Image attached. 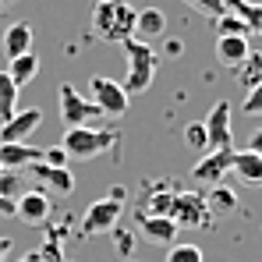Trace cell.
Here are the masks:
<instances>
[{"mask_svg": "<svg viewBox=\"0 0 262 262\" xmlns=\"http://www.w3.org/2000/svg\"><path fill=\"white\" fill-rule=\"evenodd\" d=\"M167 32V14L160 11V7H145V11H138L135 14V39H156V36H163Z\"/></svg>", "mask_w": 262, "mask_h": 262, "instance_id": "obj_18", "label": "cell"}, {"mask_svg": "<svg viewBox=\"0 0 262 262\" xmlns=\"http://www.w3.org/2000/svg\"><path fill=\"white\" fill-rule=\"evenodd\" d=\"M114 131H99V128H89V124H78V128H68L64 138H60V149L68 152V160L75 163H85V160H96L103 156L110 145H114Z\"/></svg>", "mask_w": 262, "mask_h": 262, "instance_id": "obj_3", "label": "cell"}, {"mask_svg": "<svg viewBox=\"0 0 262 262\" xmlns=\"http://www.w3.org/2000/svg\"><path fill=\"white\" fill-rule=\"evenodd\" d=\"M0 46H4V57H21V53H32V25L29 21H11L0 36Z\"/></svg>", "mask_w": 262, "mask_h": 262, "instance_id": "obj_14", "label": "cell"}, {"mask_svg": "<svg viewBox=\"0 0 262 262\" xmlns=\"http://www.w3.org/2000/svg\"><path fill=\"white\" fill-rule=\"evenodd\" d=\"M50 209H53V199H50V191H39V188H29V191H25V195L14 202V216L25 220L29 227L46 223Z\"/></svg>", "mask_w": 262, "mask_h": 262, "instance_id": "obj_10", "label": "cell"}, {"mask_svg": "<svg viewBox=\"0 0 262 262\" xmlns=\"http://www.w3.org/2000/svg\"><path fill=\"white\" fill-rule=\"evenodd\" d=\"M206 206H209V216L234 213V209H237V191L227 188V184H213V191L206 195Z\"/></svg>", "mask_w": 262, "mask_h": 262, "instance_id": "obj_21", "label": "cell"}, {"mask_svg": "<svg viewBox=\"0 0 262 262\" xmlns=\"http://www.w3.org/2000/svg\"><path fill=\"white\" fill-rule=\"evenodd\" d=\"M18 92H21V89L14 85V78H11L7 71H0V124L14 114V106H18Z\"/></svg>", "mask_w": 262, "mask_h": 262, "instance_id": "obj_22", "label": "cell"}, {"mask_svg": "<svg viewBox=\"0 0 262 262\" xmlns=\"http://www.w3.org/2000/svg\"><path fill=\"white\" fill-rule=\"evenodd\" d=\"M170 220L177 227H191V230H202L209 227L213 216H209V206L199 191H174V202H170Z\"/></svg>", "mask_w": 262, "mask_h": 262, "instance_id": "obj_5", "label": "cell"}, {"mask_svg": "<svg viewBox=\"0 0 262 262\" xmlns=\"http://www.w3.org/2000/svg\"><path fill=\"white\" fill-rule=\"evenodd\" d=\"M43 160V149L29 142H0V170H25Z\"/></svg>", "mask_w": 262, "mask_h": 262, "instance_id": "obj_12", "label": "cell"}, {"mask_svg": "<svg viewBox=\"0 0 262 262\" xmlns=\"http://www.w3.org/2000/svg\"><path fill=\"white\" fill-rule=\"evenodd\" d=\"M167 262H206V259H202V248L199 245H170Z\"/></svg>", "mask_w": 262, "mask_h": 262, "instance_id": "obj_26", "label": "cell"}, {"mask_svg": "<svg viewBox=\"0 0 262 262\" xmlns=\"http://www.w3.org/2000/svg\"><path fill=\"white\" fill-rule=\"evenodd\" d=\"M124 64H128V75H124V92L128 96H138V92H145V89L152 85V78H156V68H160V57H156V50L145 43V39H124Z\"/></svg>", "mask_w": 262, "mask_h": 262, "instance_id": "obj_2", "label": "cell"}, {"mask_svg": "<svg viewBox=\"0 0 262 262\" xmlns=\"http://www.w3.org/2000/svg\"><path fill=\"white\" fill-rule=\"evenodd\" d=\"M25 170L36 177V181H43L53 195H68V191H75V174H71V167H50V163L39 160V163H32V167H25Z\"/></svg>", "mask_w": 262, "mask_h": 262, "instance_id": "obj_13", "label": "cell"}, {"mask_svg": "<svg viewBox=\"0 0 262 262\" xmlns=\"http://www.w3.org/2000/svg\"><path fill=\"white\" fill-rule=\"evenodd\" d=\"M245 114L248 117H262V85L245 92Z\"/></svg>", "mask_w": 262, "mask_h": 262, "instance_id": "obj_28", "label": "cell"}, {"mask_svg": "<svg viewBox=\"0 0 262 262\" xmlns=\"http://www.w3.org/2000/svg\"><path fill=\"white\" fill-rule=\"evenodd\" d=\"M39 121H43V110H39V106H29V110L11 114V117L0 124V142H25L32 131L39 128Z\"/></svg>", "mask_w": 262, "mask_h": 262, "instance_id": "obj_11", "label": "cell"}, {"mask_svg": "<svg viewBox=\"0 0 262 262\" xmlns=\"http://www.w3.org/2000/svg\"><path fill=\"white\" fill-rule=\"evenodd\" d=\"M0 216H14V199H7L0 191Z\"/></svg>", "mask_w": 262, "mask_h": 262, "instance_id": "obj_30", "label": "cell"}, {"mask_svg": "<svg viewBox=\"0 0 262 262\" xmlns=\"http://www.w3.org/2000/svg\"><path fill=\"white\" fill-rule=\"evenodd\" d=\"M181 50H184L181 39H170V43H167V57H181Z\"/></svg>", "mask_w": 262, "mask_h": 262, "instance_id": "obj_32", "label": "cell"}, {"mask_svg": "<svg viewBox=\"0 0 262 262\" xmlns=\"http://www.w3.org/2000/svg\"><path fill=\"white\" fill-rule=\"evenodd\" d=\"M230 152L234 149H209V152H202L195 170H191V181L195 184H209V188L220 184L223 174H230Z\"/></svg>", "mask_w": 262, "mask_h": 262, "instance_id": "obj_8", "label": "cell"}, {"mask_svg": "<svg viewBox=\"0 0 262 262\" xmlns=\"http://www.w3.org/2000/svg\"><path fill=\"white\" fill-rule=\"evenodd\" d=\"M230 174H237L245 184H262V152L234 149L230 152Z\"/></svg>", "mask_w": 262, "mask_h": 262, "instance_id": "obj_15", "label": "cell"}, {"mask_svg": "<svg viewBox=\"0 0 262 262\" xmlns=\"http://www.w3.org/2000/svg\"><path fill=\"white\" fill-rule=\"evenodd\" d=\"M216 21V32L220 36H252V29L245 25V18H237L234 11H223L220 18H213Z\"/></svg>", "mask_w": 262, "mask_h": 262, "instance_id": "obj_23", "label": "cell"}, {"mask_svg": "<svg viewBox=\"0 0 262 262\" xmlns=\"http://www.w3.org/2000/svg\"><path fill=\"white\" fill-rule=\"evenodd\" d=\"M170 202H174V191H160V195H152V202H149V216H170Z\"/></svg>", "mask_w": 262, "mask_h": 262, "instance_id": "obj_27", "label": "cell"}, {"mask_svg": "<svg viewBox=\"0 0 262 262\" xmlns=\"http://www.w3.org/2000/svg\"><path fill=\"white\" fill-rule=\"evenodd\" d=\"M248 149H252V152H262V128L255 131L252 138H248Z\"/></svg>", "mask_w": 262, "mask_h": 262, "instance_id": "obj_31", "label": "cell"}, {"mask_svg": "<svg viewBox=\"0 0 262 262\" xmlns=\"http://www.w3.org/2000/svg\"><path fill=\"white\" fill-rule=\"evenodd\" d=\"M209 135V149H234V135H230V103L216 99V106L209 110V117L202 121Z\"/></svg>", "mask_w": 262, "mask_h": 262, "instance_id": "obj_9", "label": "cell"}, {"mask_svg": "<svg viewBox=\"0 0 262 262\" xmlns=\"http://www.w3.org/2000/svg\"><path fill=\"white\" fill-rule=\"evenodd\" d=\"M135 7L131 0H99L92 7V36L103 43H124L135 36Z\"/></svg>", "mask_w": 262, "mask_h": 262, "instance_id": "obj_1", "label": "cell"}, {"mask_svg": "<svg viewBox=\"0 0 262 262\" xmlns=\"http://www.w3.org/2000/svg\"><path fill=\"white\" fill-rule=\"evenodd\" d=\"M18 262H43V252H25Z\"/></svg>", "mask_w": 262, "mask_h": 262, "instance_id": "obj_33", "label": "cell"}, {"mask_svg": "<svg viewBox=\"0 0 262 262\" xmlns=\"http://www.w3.org/2000/svg\"><path fill=\"white\" fill-rule=\"evenodd\" d=\"M121 213H124V202H121V199H99V202H92L85 209V216H82V234H85V237L110 234V230L117 227Z\"/></svg>", "mask_w": 262, "mask_h": 262, "instance_id": "obj_7", "label": "cell"}, {"mask_svg": "<svg viewBox=\"0 0 262 262\" xmlns=\"http://www.w3.org/2000/svg\"><path fill=\"white\" fill-rule=\"evenodd\" d=\"M177 227L170 216H142V237L149 241V245H174V237H177Z\"/></svg>", "mask_w": 262, "mask_h": 262, "instance_id": "obj_17", "label": "cell"}, {"mask_svg": "<svg viewBox=\"0 0 262 262\" xmlns=\"http://www.w3.org/2000/svg\"><path fill=\"white\" fill-rule=\"evenodd\" d=\"M43 163H50V167H71V160H68V152H64L60 145L43 149Z\"/></svg>", "mask_w": 262, "mask_h": 262, "instance_id": "obj_29", "label": "cell"}, {"mask_svg": "<svg viewBox=\"0 0 262 262\" xmlns=\"http://www.w3.org/2000/svg\"><path fill=\"white\" fill-rule=\"evenodd\" d=\"M234 75H237V85H241V89L262 85V53H259V50H252V53L234 68Z\"/></svg>", "mask_w": 262, "mask_h": 262, "instance_id": "obj_20", "label": "cell"}, {"mask_svg": "<svg viewBox=\"0 0 262 262\" xmlns=\"http://www.w3.org/2000/svg\"><path fill=\"white\" fill-rule=\"evenodd\" d=\"M7 4H14V0H0V7H7Z\"/></svg>", "mask_w": 262, "mask_h": 262, "instance_id": "obj_35", "label": "cell"}, {"mask_svg": "<svg viewBox=\"0 0 262 262\" xmlns=\"http://www.w3.org/2000/svg\"><path fill=\"white\" fill-rule=\"evenodd\" d=\"M7 252H11V241H7V237H0V262H4V255H7Z\"/></svg>", "mask_w": 262, "mask_h": 262, "instance_id": "obj_34", "label": "cell"}, {"mask_svg": "<svg viewBox=\"0 0 262 262\" xmlns=\"http://www.w3.org/2000/svg\"><path fill=\"white\" fill-rule=\"evenodd\" d=\"M181 4H188L195 14H202V18H220L223 11H227V0H181Z\"/></svg>", "mask_w": 262, "mask_h": 262, "instance_id": "obj_25", "label": "cell"}, {"mask_svg": "<svg viewBox=\"0 0 262 262\" xmlns=\"http://www.w3.org/2000/svg\"><path fill=\"white\" fill-rule=\"evenodd\" d=\"M7 75L14 78V85L25 89L36 75H39V57H32V53H21V57H11V64H7Z\"/></svg>", "mask_w": 262, "mask_h": 262, "instance_id": "obj_19", "label": "cell"}, {"mask_svg": "<svg viewBox=\"0 0 262 262\" xmlns=\"http://www.w3.org/2000/svg\"><path fill=\"white\" fill-rule=\"evenodd\" d=\"M57 103H60V121H64V128H78V124H89V121L99 117V110L92 106V99H85L82 92H75L71 82H64V85L57 89Z\"/></svg>", "mask_w": 262, "mask_h": 262, "instance_id": "obj_6", "label": "cell"}, {"mask_svg": "<svg viewBox=\"0 0 262 262\" xmlns=\"http://www.w3.org/2000/svg\"><path fill=\"white\" fill-rule=\"evenodd\" d=\"M89 99L92 106L99 110V117H110V121H121L128 114V92L121 82L106 78V75H92L89 82Z\"/></svg>", "mask_w": 262, "mask_h": 262, "instance_id": "obj_4", "label": "cell"}, {"mask_svg": "<svg viewBox=\"0 0 262 262\" xmlns=\"http://www.w3.org/2000/svg\"><path fill=\"white\" fill-rule=\"evenodd\" d=\"M252 53V43H248V36H216V60L223 68H237L245 57Z\"/></svg>", "mask_w": 262, "mask_h": 262, "instance_id": "obj_16", "label": "cell"}, {"mask_svg": "<svg viewBox=\"0 0 262 262\" xmlns=\"http://www.w3.org/2000/svg\"><path fill=\"white\" fill-rule=\"evenodd\" d=\"M184 145L191 149V152H209V135H206V124H188L184 128Z\"/></svg>", "mask_w": 262, "mask_h": 262, "instance_id": "obj_24", "label": "cell"}]
</instances>
